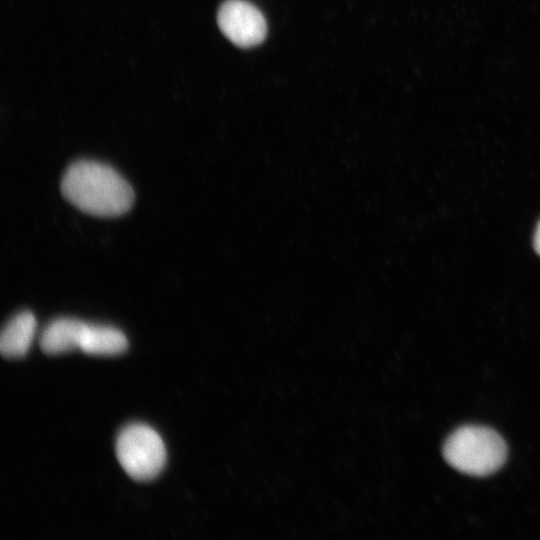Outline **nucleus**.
<instances>
[{
  "label": "nucleus",
  "mask_w": 540,
  "mask_h": 540,
  "mask_svg": "<svg viewBox=\"0 0 540 540\" xmlns=\"http://www.w3.org/2000/svg\"><path fill=\"white\" fill-rule=\"evenodd\" d=\"M36 318L30 311L16 314L3 328L0 336V351L4 357L24 356L36 332Z\"/></svg>",
  "instance_id": "obj_5"
},
{
  "label": "nucleus",
  "mask_w": 540,
  "mask_h": 540,
  "mask_svg": "<svg viewBox=\"0 0 540 540\" xmlns=\"http://www.w3.org/2000/svg\"><path fill=\"white\" fill-rule=\"evenodd\" d=\"M116 455L124 471L137 481L155 478L166 462L162 438L144 424H131L120 432L116 441Z\"/></svg>",
  "instance_id": "obj_3"
},
{
  "label": "nucleus",
  "mask_w": 540,
  "mask_h": 540,
  "mask_svg": "<svg viewBox=\"0 0 540 540\" xmlns=\"http://www.w3.org/2000/svg\"><path fill=\"white\" fill-rule=\"evenodd\" d=\"M443 456L456 470L473 476L497 471L507 458V446L493 429L466 425L455 430L445 441Z\"/></svg>",
  "instance_id": "obj_2"
},
{
  "label": "nucleus",
  "mask_w": 540,
  "mask_h": 540,
  "mask_svg": "<svg viewBox=\"0 0 540 540\" xmlns=\"http://www.w3.org/2000/svg\"><path fill=\"white\" fill-rule=\"evenodd\" d=\"M127 346V338L120 330L86 324L80 350L91 355L113 356L124 352Z\"/></svg>",
  "instance_id": "obj_7"
},
{
  "label": "nucleus",
  "mask_w": 540,
  "mask_h": 540,
  "mask_svg": "<svg viewBox=\"0 0 540 540\" xmlns=\"http://www.w3.org/2000/svg\"><path fill=\"white\" fill-rule=\"evenodd\" d=\"M63 197L79 210L100 217L126 213L134 202L131 185L108 165L79 160L65 171L60 185Z\"/></svg>",
  "instance_id": "obj_1"
},
{
  "label": "nucleus",
  "mask_w": 540,
  "mask_h": 540,
  "mask_svg": "<svg viewBox=\"0 0 540 540\" xmlns=\"http://www.w3.org/2000/svg\"><path fill=\"white\" fill-rule=\"evenodd\" d=\"M87 323L77 319L60 318L42 332L40 346L46 354H60L80 349Z\"/></svg>",
  "instance_id": "obj_6"
},
{
  "label": "nucleus",
  "mask_w": 540,
  "mask_h": 540,
  "mask_svg": "<svg viewBox=\"0 0 540 540\" xmlns=\"http://www.w3.org/2000/svg\"><path fill=\"white\" fill-rule=\"evenodd\" d=\"M218 25L223 34L243 48L261 43L267 33V23L258 8L244 0H227L218 10Z\"/></svg>",
  "instance_id": "obj_4"
},
{
  "label": "nucleus",
  "mask_w": 540,
  "mask_h": 540,
  "mask_svg": "<svg viewBox=\"0 0 540 540\" xmlns=\"http://www.w3.org/2000/svg\"><path fill=\"white\" fill-rule=\"evenodd\" d=\"M534 247L536 252L540 255V222L537 226L535 236H534Z\"/></svg>",
  "instance_id": "obj_8"
}]
</instances>
